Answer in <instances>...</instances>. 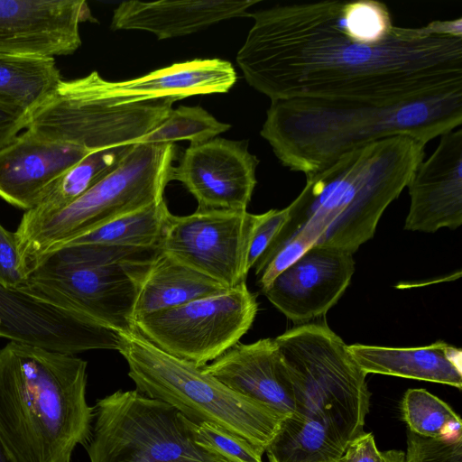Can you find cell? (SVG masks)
Returning a JSON list of instances; mask_svg holds the SVG:
<instances>
[{
	"instance_id": "33",
	"label": "cell",
	"mask_w": 462,
	"mask_h": 462,
	"mask_svg": "<svg viewBox=\"0 0 462 462\" xmlns=\"http://www.w3.org/2000/svg\"><path fill=\"white\" fill-rule=\"evenodd\" d=\"M339 462H383V456L374 435L363 432L348 443Z\"/></svg>"
},
{
	"instance_id": "28",
	"label": "cell",
	"mask_w": 462,
	"mask_h": 462,
	"mask_svg": "<svg viewBox=\"0 0 462 462\" xmlns=\"http://www.w3.org/2000/svg\"><path fill=\"white\" fill-rule=\"evenodd\" d=\"M231 125L217 120L201 106H180L171 109L167 117L152 131L134 143H162L188 140L190 144L202 143L230 129Z\"/></svg>"
},
{
	"instance_id": "31",
	"label": "cell",
	"mask_w": 462,
	"mask_h": 462,
	"mask_svg": "<svg viewBox=\"0 0 462 462\" xmlns=\"http://www.w3.org/2000/svg\"><path fill=\"white\" fill-rule=\"evenodd\" d=\"M288 220L287 208L271 209L257 215L247 254V268L250 271L266 251Z\"/></svg>"
},
{
	"instance_id": "4",
	"label": "cell",
	"mask_w": 462,
	"mask_h": 462,
	"mask_svg": "<svg viewBox=\"0 0 462 462\" xmlns=\"http://www.w3.org/2000/svg\"><path fill=\"white\" fill-rule=\"evenodd\" d=\"M424 147L412 137L393 136L346 152L306 175V185L287 207V222L260 258L296 236L313 246L354 254L374 236L385 208L407 187L423 161Z\"/></svg>"
},
{
	"instance_id": "7",
	"label": "cell",
	"mask_w": 462,
	"mask_h": 462,
	"mask_svg": "<svg viewBox=\"0 0 462 462\" xmlns=\"http://www.w3.org/2000/svg\"><path fill=\"white\" fill-rule=\"evenodd\" d=\"M176 150L173 143H134L118 167L62 210L18 225L15 236L27 275L49 254L133 211L163 199Z\"/></svg>"
},
{
	"instance_id": "10",
	"label": "cell",
	"mask_w": 462,
	"mask_h": 462,
	"mask_svg": "<svg viewBox=\"0 0 462 462\" xmlns=\"http://www.w3.org/2000/svg\"><path fill=\"white\" fill-rule=\"evenodd\" d=\"M258 303L245 282L223 292L134 319V328L164 352L203 367L249 330Z\"/></svg>"
},
{
	"instance_id": "11",
	"label": "cell",
	"mask_w": 462,
	"mask_h": 462,
	"mask_svg": "<svg viewBox=\"0 0 462 462\" xmlns=\"http://www.w3.org/2000/svg\"><path fill=\"white\" fill-rule=\"evenodd\" d=\"M173 101L112 106L87 94L76 79H61L28 117L25 130L44 139L94 152L131 143L157 127Z\"/></svg>"
},
{
	"instance_id": "25",
	"label": "cell",
	"mask_w": 462,
	"mask_h": 462,
	"mask_svg": "<svg viewBox=\"0 0 462 462\" xmlns=\"http://www.w3.org/2000/svg\"><path fill=\"white\" fill-rule=\"evenodd\" d=\"M61 79L52 57L0 52V106L27 120Z\"/></svg>"
},
{
	"instance_id": "18",
	"label": "cell",
	"mask_w": 462,
	"mask_h": 462,
	"mask_svg": "<svg viewBox=\"0 0 462 462\" xmlns=\"http://www.w3.org/2000/svg\"><path fill=\"white\" fill-rule=\"evenodd\" d=\"M440 137L407 185L411 204L406 230L434 233L442 227L457 229L462 224V130Z\"/></svg>"
},
{
	"instance_id": "6",
	"label": "cell",
	"mask_w": 462,
	"mask_h": 462,
	"mask_svg": "<svg viewBox=\"0 0 462 462\" xmlns=\"http://www.w3.org/2000/svg\"><path fill=\"white\" fill-rule=\"evenodd\" d=\"M117 350L136 391L175 407L199 425L214 424L265 450L284 415L245 397L194 364L160 349L136 328L117 333Z\"/></svg>"
},
{
	"instance_id": "29",
	"label": "cell",
	"mask_w": 462,
	"mask_h": 462,
	"mask_svg": "<svg viewBox=\"0 0 462 462\" xmlns=\"http://www.w3.org/2000/svg\"><path fill=\"white\" fill-rule=\"evenodd\" d=\"M198 442L231 462H263L264 449L214 424L197 426Z\"/></svg>"
},
{
	"instance_id": "19",
	"label": "cell",
	"mask_w": 462,
	"mask_h": 462,
	"mask_svg": "<svg viewBox=\"0 0 462 462\" xmlns=\"http://www.w3.org/2000/svg\"><path fill=\"white\" fill-rule=\"evenodd\" d=\"M90 152L24 130L0 149V198L29 210L51 182Z\"/></svg>"
},
{
	"instance_id": "34",
	"label": "cell",
	"mask_w": 462,
	"mask_h": 462,
	"mask_svg": "<svg viewBox=\"0 0 462 462\" xmlns=\"http://www.w3.org/2000/svg\"><path fill=\"white\" fill-rule=\"evenodd\" d=\"M27 122L26 117L0 106V149L24 131Z\"/></svg>"
},
{
	"instance_id": "8",
	"label": "cell",
	"mask_w": 462,
	"mask_h": 462,
	"mask_svg": "<svg viewBox=\"0 0 462 462\" xmlns=\"http://www.w3.org/2000/svg\"><path fill=\"white\" fill-rule=\"evenodd\" d=\"M90 462H231L198 442L197 424L172 405L118 390L94 406Z\"/></svg>"
},
{
	"instance_id": "3",
	"label": "cell",
	"mask_w": 462,
	"mask_h": 462,
	"mask_svg": "<svg viewBox=\"0 0 462 462\" xmlns=\"http://www.w3.org/2000/svg\"><path fill=\"white\" fill-rule=\"evenodd\" d=\"M288 369L293 412L265 448L268 462H338L364 432L366 374L325 323H306L274 338Z\"/></svg>"
},
{
	"instance_id": "37",
	"label": "cell",
	"mask_w": 462,
	"mask_h": 462,
	"mask_svg": "<svg viewBox=\"0 0 462 462\" xmlns=\"http://www.w3.org/2000/svg\"><path fill=\"white\" fill-rule=\"evenodd\" d=\"M339 462V461H338Z\"/></svg>"
},
{
	"instance_id": "1",
	"label": "cell",
	"mask_w": 462,
	"mask_h": 462,
	"mask_svg": "<svg viewBox=\"0 0 462 462\" xmlns=\"http://www.w3.org/2000/svg\"><path fill=\"white\" fill-rule=\"evenodd\" d=\"M254 19L236 63L271 101L390 100L462 86V18L393 23L375 0L275 5Z\"/></svg>"
},
{
	"instance_id": "15",
	"label": "cell",
	"mask_w": 462,
	"mask_h": 462,
	"mask_svg": "<svg viewBox=\"0 0 462 462\" xmlns=\"http://www.w3.org/2000/svg\"><path fill=\"white\" fill-rule=\"evenodd\" d=\"M76 81L92 97L124 106L226 93L236 81V72L231 62L221 59H194L123 81H108L97 71Z\"/></svg>"
},
{
	"instance_id": "17",
	"label": "cell",
	"mask_w": 462,
	"mask_h": 462,
	"mask_svg": "<svg viewBox=\"0 0 462 462\" xmlns=\"http://www.w3.org/2000/svg\"><path fill=\"white\" fill-rule=\"evenodd\" d=\"M354 273L352 253L314 245L279 274L263 294L288 319L305 322L324 315L337 303Z\"/></svg>"
},
{
	"instance_id": "14",
	"label": "cell",
	"mask_w": 462,
	"mask_h": 462,
	"mask_svg": "<svg viewBox=\"0 0 462 462\" xmlns=\"http://www.w3.org/2000/svg\"><path fill=\"white\" fill-rule=\"evenodd\" d=\"M258 163L246 142L214 138L190 144L172 166L171 181L181 182L199 208L246 210Z\"/></svg>"
},
{
	"instance_id": "36",
	"label": "cell",
	"mask_w": 462,
	"mask_h": 462,
	"mask_svg": "<svg viewBox=\"0 0 462 462\" xmlns=\"http://www.w3.org/2000/svg\"><path fill=\"white\" fill-rule=\"evenodd\" d=\"M0 462H16L0 438Z\"/></svg>"
},
{
	"instance_id": "21",
	"label": "cell",
	"mask_w": 462,
	"mask_h": 462,
	"mask_svg": "<svg viewBox=\"0 0 462 462\" xmlns=\"http://www.w3.org/2000/svg\"><path fill=\"white\" fill-rule=\"evenodd\" d=\"M259 0L125 1L115 10L113 30H140L158 40L180 37L234 17L247 16Z\"/></svg>"
},
{
	"instance_id": "16",
	"label": "cell",
	"mask_w": 462,
	"mask_h": 462,
	"mask_svg": "<svg viewBox=\"0 0 462 462\" xmlns=\"http://www.w3.org/2000/svg\"><path fill=\"white\" fill-rule=\"evenodd\" d=\"M86 22L97 20L85 0H0V52L70 55L81 45Z\"/></svg>"
},
{
	"instance_id": "23",
	"label": "cell",
	"mask_w": 462,
	"mask_h": 462,
	"mask_svg": "<svg viewBox=\"0 0 462 462\" xmlns=\"http://www.w3.org/2000/svg\"><path fill=\"white\" fill-rule=\"evenodd\" d=\"M226 290L221 283L161 250L141 278L134 307V321L138 317Z\"/></svg>"
},
{
	"instance_id": "5",
	"label": "cell",
	"mask_w": 462,
	"mask_h": 462,
	"mask_svg": "<svg viewBox=\"0 0 462 462\" xmlns=\"http://www.w3.org/2000/svg\"><path fill=\"white\" fill-rule=\"evenodd\" d=\"M87 362L9 341L0 349V438L16 462H70L90 439Z\"/></svg>"
},
{
	"instance_id": "9",
	"label": "cell",
	"mask_w": 462,
	"mask_h": 462,
	"mask_svg": "<svg viewBox=\"0 0 462 462\" xmlns=\"http://www.w3.org/2000/svg\"><path fill=\"white\" fill-rule=\"evenodd\" d=\"M149 263L89 264L56 250L27 275L20 291L116 333L130 332L135 329L134 307Z\"/></svg>"
},
{
	"instance_id": "32",
	"label": "cell",
	"mask_w": 462,
	"mask_h": 462,
	"mask_svg": "<svg viewBox=\"0 0 462 462\" xmlns=\"http://www.w3.org/2000/svg\"><path fill=\"white\" fill-rule=\"evenodd\" d=\"M26 280L20 266L15 233L0 224V283L6 288L21 290Z\"/></svg>"
},
{
	"instance_id": "24",
	"label": "cell",
	"mask_w": 462,
	"mask_h": 462,
	"mask_svg": "<svg viewBox=\"0 0 462 462\" xmlns=\"http://www.w3.org/2000/svg\"><path fill=\"white\" fill-rule=\"evenodd\" d=\"M133 146L121 143L85 156L48 186L35 206L24 211L19 225L39 221L68 207L114 171Z\"/></svg>"
},
{
	"instance_id": "35",
	"label": "cell",
	"mask_w": 462,
	"mask_h": 462,
	"mask_svg": "<svg viewBox=\"0 0 462 462\" xmlns=\"http://www.w3.org/2000/svg\"><path fill=\"white\" fill-rule=\"evenodd\" d=\"M383 462H404V452L402 450L391 449L382 452Z\"/></svg>"
},
{
	"instance_id": "20",
	"label": "cell",
	"mask_w": 462,
	"mask_h": 462,
	"mask_svg": "<svg viewBox=\"0 0 462 462\" xmlns=\"http://www.w3.org/2000/svg\"><path fill=\"white\" fill-rule=\"evenodd\" d=\"M202 370L231 390L285 417L293 412L291 380L274 338L237 343Z\"/></svg>"
},
{
	"instance_id": "13",
	"label": "cell",
	"mask_w": 462,
	"mask_h": 462,
	"mask_svg": "<svg viewBox=\"0 0 462 462\" xmlns=\"http://www.w3.org/2000/svg\"><path fill=\"white\" fill-rule=\"evenodd\" d=\"M0 337L69 355L118 346L116 332L1 283Z\"/></svg>"
},
{
	"instance_id": "12",
	"label": "cell",
	"mask_w": 462,
	"mask_h": 462,
	"mask_svg": "<svg viewBox=\"0 0 462 462\" xmlns=\"http://www.w3.org/2000/svg\"><path fill=\"white\" fill-rule=\"evenodd\" d=\"M256 219L246 210L198 208L188 216L170 213L161 249L231 289L245 282Z\"/></svg>"
},
{
	"instance_id": "2",
	"label": "cell",
	"mask_w": 462,
	"mask_h": 462,
	"mask_svg": "<svg viewBox=\"0 0 462 462\" xmlns=\"http://www.w3.org/2000/svg\"><path fill=\"white\" fill-rule=\"evenodd\" d=\"M462 123V86L390 100L271 101L260 132L280 162L305 175L376 141L406 135L423 143Z\"/></svg>"
},
{
	"instance_id": "22",
	"label": "cell",
	"mask_w": 462,
	"mask_h": 462,
	"mask_svg": "<svg viewBox=\"0 0 462 462\" xmlns=\"http://www.w3.org/2000/svg\"><path fill=\"white\" fill-rule=\"evenodd\" d=\"M348 351L365 374H380L462 388V352L444 341L417 347L353 344Z\"/></svg>"
},
{
	"instance_id": "27",
	"label": "cell",
	"mask_w": 462,
	"mask_h": 462,
	"mask_svg": "<svg viewBox=\"0 0 462 462\" xmlns=\"http://www.w3.org/2000/svg\"><path fill=\"white\" fill-rule=\"evenodd\" d=\"M401 410L409 431L430 439L462 435L460 417L439 397L424 389H409Z\"/></svg>"
},
{
	"instance_id": "26",
	"label": "cell",
	"mask_w": 462,
	"mask_h": 462,
	"mask_svg": "<svg viewBox=\"0 0 462 462\" xmlns=\"http://www.w3.org/2000/svg\"><path fill=\"white\" fill-rule=\"evenodd\" d=\"M170 213L163 199L138 210L121 216L74 239L66 245L97 244L161 248L165 225Z\"/></svg>"
},
{
	"instance_id": "30",
	"label": "cell",
	"mask_w": 462,
	"mask_h": 462,
	"mask_svg": "<svg viewBox=\"0 0 462 462\" xmlns=\"http://www.w3.org/2000/svg\"><path fill=\"white\" fill-rule=\"evenodd\" d=\"M404 462H462V435L430 439L408 431Z\"/></svg>"
}]
</instances>
